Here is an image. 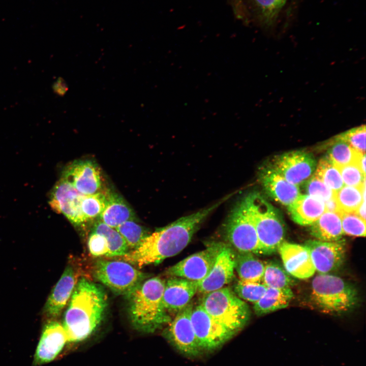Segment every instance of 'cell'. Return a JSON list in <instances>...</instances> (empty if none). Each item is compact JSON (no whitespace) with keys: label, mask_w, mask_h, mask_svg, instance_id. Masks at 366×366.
Masks as SVG:
<instances>
[{"label":"cell","mask_w":366,"mask_h":366,"mask_svg":"<svg viewBox=\"0 0 366 366\" xmlns=\"http://www.w3.org/2000/svg\"><path fill=\"white\" fill-rule=\"evenodd\" d=\"M226 198L212 206L181 217L148 235L136 249L129 251L121 258L141 268L158 264L184 250L191 241L201 224Z\"/></svg>","instance_id":"1"},{"label":"cell","mask_w":366,"mask_h":366,"mask_svg":"<svg viewBox=\"0 0 366 366\" xmlns=\"http://www.w3.org/2000/svg\"><path fill=\"white\" fill-rule=\"evenodd\" d=\"M107 307V296L101 285L84 278L78 281L63 324L68 342L88 338L101 323Z\"/></svg>","instance_id":"2"},{"label":"cell","mask_w":366,"mask_h":366,"mask_svg":"<svg viewBox=\"0 0 366 366\" xmlns=\"http://www.w3.org/2000/svg\"><path fill=\"white\" fill-rule=\"evenodd\" d=\"M165 284L158 277L147 279L128 297L129 317L136 329L152 333L171 320L163 303Z\"/></svg>","instance_id":"3"},{"label":"cell","mask_w":366,"mask_h":366,"mask_svg":"<svg viewBox=\"0 0 366 366\" xmlns=\"http://www.w3.org/2000/svg\"><path fill=\"white\" fill-rule=\"evenodd\" d=\"M311 299L321 312L334 315L353 309L358 296L354 287L340 277L319 273L312 282Z\"/></svg>","instance_id":"4"},{"label":"cell","mask_w":366,"mask_h":366,"mask_svg":"<svg viewBox=\"0 0 366 366\" xmlns=\"http://www.w3.org/2000/svg\"><path fill=\"white\" fill-rule=\"evenodd\" d=\"M262 255L277 251L285 241L286 228L280 211L258 193L246 196Z\"/></svg>","instance_id":"5"},{"label":"cell","mask_w":366,"mask_h":366,"mask_svg":"<svg viewBox=\"0 0 366 366\" xmlns=\"http://www.w3.org/2000/svg\"><path fill=\"white\" fill-rule=\"evenodd\" d=\"M199 304L210 316L236 333L247 324L251 317L248 304L228 287L204 294Z\"/></svg>","instance_id":"6"},{"label":"cell","mask_w":366,"mask_h":366,"mask_svg":"<svg viewBox=\"0 0 366 366\" xmlns=\"http://www.w3.org/2000/svg\"><path fill=\"white\" fill-rule=\"evenodd\" d=\"M93 273L113 293L127 298L149 276L125 261L103 259L95 262Z\"/></svg>","instance_id":"7"},{"label":"cell","mask_w":366,"mask_h":366,"mask_svg":"<svg viewBox=\"0 0 366 366\" xmlns=\"http://www.w3.org/2000/svg\"><path fill=\"white\" fill-rule=\"evenodd\" d=\"M224 233L229 245L238 252L262 255L246 197L230 211L224 224Z\"/></svg>","instance_id":"8"},{"label":"cell","mask_w":366,"mask_h":366,"mask_svg":"<svg viewBox=\"0 0 366 366\" xmlns=\"http://www.w3.org/2000/svg\"><path fill=\"white\" fill-rule=\"evenodd\" d=\"M193 307L191 302L178 311L164 332L165 337L176 350L191 358L198 357L204 352L191 321Z\"/></svg>","instance_id":"9"},{"label":"cell","mask_w":366,"mask_h":366,"mask_svg":"<svg viewBox=\"0 0 366 366\" xmlns=\"http://www.w3.org/2000/svg\"><path fill=\"white\" fill-rule=\"evenodd\" d=\"M191 321L204 351L219 348L237 333L210 316L200 304L193 307Z\"/></svg>","instance_id":"10"},{"label":"cell","mask_w":366,"mask_h":366,"mask_svg":"<svg viewBox=\"0 0 366 366\" xmlns=\"http://www.w3.org/2000/svg\"><path fill=\"white\" fill-rule=\"evenodd\" d=\"M223 242H212L207 248L194 253L169 267L165 273L170 277H178L199 282L211 270Z\"/></svg>","instance_id":"11"},{"label":"cell","mask_w":366,"mask_h":366,"mask_svg":"<svg viewBox=\"0 0 366 366\" xmlns=\"http://www.w3.org/2000/svg\"><path fill=\"white\" fill-rule=\"evenodd\" d=\"M269 164L288 182L298 186L313 175L316 167L314 156L301 150L284 152Z\"/></svg>","instance_id":"12"},{"label":"cell","mask_w":366,"mask_h":366,"mask_svg":"<svg viewBox=\"0 0 366 366\" xmlns=\"http://www.w3.org/2000/svg\"><path fill=\"white\" fill-rule=\"evenodd\" d=\"M61 177L84 195L97 193L101 188V170L97 163L92 160L73 161L65 168Z\"/></svg>","instance_id":"13"},{"label":"cell","mask_w":366,"mask_h":366,"mask_svg":"<svg viewBox=\"0 0 366 366\" xmlns=\"http://www.w3.org/2000/svg\"><path fill=\"white\" fill-rule=\"evenodd\" d=\"M87 246L90 253L95 257H121L129 251L117 231L100 220L94 224Z\"/></svg>","instance_id":"14"},{"label":"cell","mask_w":366,"mask_h":366,"mask_svg":"<svg viewBox=\"0 0 366 366\" xmlns=\"http://www.w3.org/2000/svg\"><path fill=\"white\" fill-rule=\"evenodd\" d=\"M83 196L60 177L51 191L49 204L53 211L63 214L71 223L77 225L85 222L80 210Z\"/></svg>","instance_id":"15"},{"label":"cell","mask_w":366,"mask_h":366,"mask_svg":"<svg viewBox=\"0 0 366 366\" xmlns=\"http://www.w3.org/2000/svg\"><path fill=\"white\" fill-rule=\"evenodd\" d=\"M316 271L328 273L339 268L346 254L345 243L341 239L334 241L309 240L305 242Z\"/></svg>","instance_id":"16"},{"label":"cell","mask_w":366,"mask_h":366,"mask_svg":"<svg viewBox=\"0 0 366 366\" xmlns=\"http://www.w3.org/2000/svg\"><path fill=\"white\" fill-rule=\"evenodd\" d=\"M235 254L232 247L223 243L209 273L198 283V292L207 294L224 287L232 280Z\"/></svg>","instance_id":"17"},{"label":"cell","mask_w":366,"mask_h":366,"mask_svg":"<svg viewBox=\"0 0 366 366\" xmlns=\"http://www.w3.org/2000/svg\"><path fill=\"white\" fill-rule=\"evenodd\" d=\"M68 342L66 330L59 322L51 321L44 326L38 344L33 366H39L53 360Z\"/></svg>","instance_id":"18"},{"label":"cell","mask_w":366,"mask_h":366,"mask_svg":"<svg viewBox=\"0 0 366 366\" xmlns=\"http://www.w3.org/2000/svg\"><path fill=\"white\" fill-rule=\"evenodd\" d=\"M278 251L285 269L292 277L306 279L316 272L310 252L305 245L284 241Z\"/></svg>","instance_id":"19"},{"label":"cell","mask_w":366,"mask_h":366,"mask_svg":"<svg viewBox=\"0 0 366 366\" xmlns=\"http://www.w3.org/2000/svg\"><path fill=\"white\" fill-rule=\"evenodd\" d=\"M259 177L266 193L284 205L289 206L300 194L299 186L288 182L269 164L260 168Z\"/></svg>","instance_id":"20"},{"label":"cell","mask_w":366,"mask_h":366,"mask_svg":"<svg viewBox=\"0 0 366 366\" xmlns=\"http://www.w3.org/2000/svg\"><path fill=\"white\" fill-rule=\"evenodd\" d=\"M198 282L178 277H170L165 282L163 303L168 313H177L191 302L197 292Z\"/></svg>","instance_id":"21"},{"label":"cell","mask_w":366,"mask_h":366,"mask_svg":"<svg viewBox=\"0 0 366 366\" xmlns=\"http://www.w3.org/2000/svg\"><path fill=\"white\" fill-rule=\"evenodd\" d=\"M77 282L74 269L68 265L45 304L44 312L47 316L55 318L60 315L70 299Z\"/></svg>","instance_id":"22"},{"label":"cell","mask_w":366,"mask_h":366,"mask_svg":"<svg viewBox=\"0 0 366 366\" xmlns=\"http://www.w3.org/2000/svg\"><path fill=\"white\" fill-rule=\"evenodd\" d=\"M288 209L294 222L301 226L311 225L326 211L323 201L308 194H300Z\"/></svg>","instance_id":"23"},{"label":"cell","mask_w":366,"mask_h":366,"mask_svg":"<svg viewBox=\"0 0 366 366\" xmlns=\"http://www.w3.org/2000/svg\"><path fill=\"white\" fill-rule=\"evenodd\" d=\"M106 194L107 203L100 216L101 221L115 228L127 221L135 219L133 209L121 196L109 191Z\"/></svg>","instance_id":"24"},{"label":"cell","mask_w":366,"mask_h":366,"mask_svg":"<svg viewBox=\"0 0 366 366\" xmlns=\"http://www.w3.org/2000/svg\"><path fill=\"white\" fill-rule=\"evenodd\" d=\"M310 226V234L318 240L338 241L344 234L340 217L336 212L325 211Z\"/></svg>","instance_id":"25"},{"label":"cell","mask_w":366,"mask_h":366,"mask_svg":"<svg viewBox=\"0 0 366 366\" xmlns=\"http://www.w3.org/2000/svg\"><path fill=\"white\" fill-rule=\"evenodd\" d=\"M293 297L291 289H280L267 287L262 297L254 303L257 316H263L286 308Z\"/></svg>","instance_id":"26"},{"label":"cell","mask_w":366,"mask_h":366,"mask_svg":"<svg viewBox=\"0 0 366 366\" xmlns=\"http://www.w3.org/2000/svg\"><path fill=\"white\" fill-rule=\"evenodd\" d=\"M256 255L250 252L235 254L234 269L242 281L261 282L265 268V262Z\"/></svg>","instance_id":"27"},{"label":"cell","mask_w":366,"mask_h":366,"mask_svg":"<svg viewBox=\"0 0 366 366\" xmlns=\"http://www.w3.org/2000/svg\"><path fill=\"white\" fill-rule=\"evenodd\" d=\"M262 283L266 287L280 289H291L295 280L282 266L277 262H265Z\"/></svg>","instance_id":"28"},{"label":"cell","mask_w":366,"mask_h":366,"mask_svg":"<svg viewBox=\"0 0 366 366\" xmlns=\"http://www.w3.org/2000/svg\"><path fill=\"white\" fill-rule=\"evenodd\" d=\"M334 196L339 211L355 212L365 199V185L361 187L344 185Z\"/></svg>","instance_id":"29"},{"label":"cell","mask_w":366,"mask_h":366,"mask_svg":"<svg viewBox=\"0 0 366 366\" xmlns=\"http://www.w3.org/2000/svg\"><path fill=\"white\" fill-rule=\"evenodd\" d=\"M361 154L347 143L334 138L328 150L327 157L337 167H339L357 163Z\"/></svg>","instance_id":"30"},{"label":"cell","mask_w":366,"mask_h":366,"mask_svg":"<svg viewBox=\"0 0 366 366\" xmlns=\"http://www.w3.org/2000/svg\"><path fill=\"white\" fill-rule=\"evenodd\" d=\"M315 171L314 174L334 193L344 186L339 169L327 156L320 160Z\"/></svg>","instance_id":"31"},{"label":"cell","mask_w":366,"mask_h":366,"mask_svg":"<svg viewBox=\"0 0 366 366\" xmlns=\"http://www.w3.org/2000/svg\"><path fill=\"white\" fill-rule=\"evenodd\" d=\"M115 229L123 237L131 250L137 248L149 235L145 228L137 224L135 219L127 221Z\"/></svg>","instance_id":"32"},{"label":"cell","mask_w":366,"mask_h":366,"mask_svg":"<svg viewBox=\"0 0 366 366\" xmlns=\"http://www.w3.org/2000/svg\"><path fill=\"white\" fill-rule=\"evenodd\" d=\"M106 203V193L99 192L90 195H84L81 202L80 210L84 222L100 217Z\"/></svg>","instance_id":"33"},{"label":"cell","mask_w":366,"mask_h":366,"mask_svg":"<svg viewBox=\"0 0 366 366\" xmlns=\"http://www.w3.org/2000/svg\"><path fill=\"white\" fill-rule=\"evenodd\" d=\"M266 288L262 283L239 279L234 284L233 291L242 300L254 303L262 297Z\"/></svg>","instance_id":"34"},{"label":"cell","mask_w":366,"mask_h":366,"mask_svg":"<svg viewBox=\"0 0 366 366\" xmlns=\"http://www.w3.org/2000/svg\"><path fill=\"white\" fill-rule=\"evenodd\" d=\"M337 214L340 217L344 234L357 237L365 236V221L355 212L339 211Z\"/></svg>","instance_id":"35"},{"label":"cell","mask_w":366,"mask_h":366,"mask_svg":"<svg viewBox=\"0 0 366 366\" xmlns=\"http://www.w3.org/2000/svg\"><path fill=\"white\" fill-rule=\"evenodd\" d=\"M334 138L347 143L357 151L361 154H365V125H362L345 131L337 135Z\"/></svg>","instance_id":"36"},{"label":"cell","mask_w":366,"mask_h":366,"mask_svg":"<svg viewBox=\"0 0 366 366\" xmlns=\"http://www.w3.org/2000/svg\"><path fill=\"white\" fill-rule=\"evenodd\" d=\"M287 0H255L264 23L271 24Z\"/></svg>","instance_id":"37"},{"label":"cell","mask_w":366,"mask_h":366,"mask_svg":"<svg viewBox=\"0 0 366 366\" xmlns=\"http://www.w3.org/2000/svg\"><path fill=\"white\" fill-rule=\"evenodd\" d=\"M344 185L361 187L365 185V175L357 163L337 167Z\"/></svg>","instance_id":"38"},{"label":"cell","mask_w":366,"mask_h":366,"mask_svg":"<svg viewBox=\"0 0 366 366\" xmlns=\"http://www.w3.org/2000/svg\"><path fill=\"white\" fill-rule=\"evenodd\" d=\"M305 182L304 187L307 194L316 197L324 202L330 199L334 195V192L314 174Z\"/></svg>","instance_id":"39"},{"label":"cell","mask_w":366,"mask_h":366,"mask_svg":"<svg viewBox=\"0 0 366 366\" xmlns=\"http://www.w3.org/2000/svg\"><path fill=\"white\" fill-rule=\"evenodd\" d=\"M52 90L55 94L64 96L68 90V86L66 81L62 77H58L52 85Z\"/></svg>","instance_id":"40"},{"label":"cell","mask_w":366,"mask_h":366,"mask_svg":"<svg viewBox=\"0 0 366 366\" xmlns=\"http://www.w3.org/2000/svg\"><path fill=\"white\" fill-rule=\"evenodd\" d=\"M326 211L334 212L337 213L339 211V208L335 199L334 196L330 199L324 202Z\"/></svg>","instance_id":"41"},{"label":"cell","mask_w":366,"mask_h":366,"mask_svg":"<svg viewBox=\"0 0 366 366\" xmlns=\"http://www.w3.org/2000/svg\"><path fill=\"white\" fill-rule=\"evenodd\" d=\"M355 212L365 221V199L362 201Z\"/></svg>","instance_id":"42"},{"label":"cell","mask_w":366,"mask_h":366,"mask_svg":"<svg viewBox=\"0 0 366 366\" xmlns=\"http://www.w3.org/2000/svg\"><path fill=\"white\" fill-rule=\"evenodd\" d=\"M362 172L365 174V154H362L357 163Z\"/></svg>","instance_id":"43"}]
</instances>
